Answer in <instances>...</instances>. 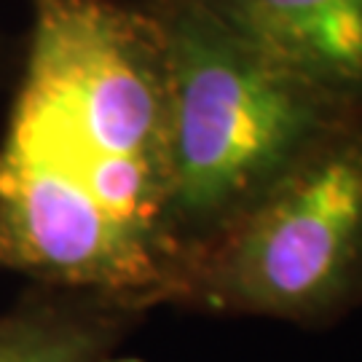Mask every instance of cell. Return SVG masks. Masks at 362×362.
Here are the masks:
<instances>
[{
  "label": "cell",
  "mask_w": 362,
  "mask_h": 362,
  "mask_svg": "<svg viewBox=\"0 0 362 362\" xmlns=\"http://www.w3.org/2000/svg\"><path fill=\"white\" fill-rule=\"evenodd\" d=\"M0 134V272L143 314L182 306L164 43L145 0H27Z\"/></svg>",
  "instance_id": "cell-1"
},
{
  "label": "cell",
  "mask_w": 362,
  "mask_h": 362,
  "mask_svg": "<svg viewBox=\"0 0 362 362\" xmlns=\"http://www.w3.org/2000/svg\"><path fill=\"white\" fill-rule=\"evenodd\" d=\"M145 3L167 67L169 226L194 274L300 153L360 107L317 89L199 0Z\"/></svg>",
  "instance_id": "cell-2"
},
{
  "label": "cell",
  "mask_w": 362,
  "mask_h": 362,
  "mask_svg": "<svg viewBox=\"0 0 362 362\" xmlns=\"http://www.w3.org/2000/svg\"><path fill=\"white\" fill-rule=\"evenodd\" d=\"M185 309L325 330L362 306V110L320 134L199 258Z\"/></svg>",
  "instance_id": "cell-3"
},
{
  "label": "cell",
  "mask_w": 362,
  "mask_h": 362,
  "mask_svg": "<svg viewBox=\"0 0 362 362\" xmlns=\"http://www.w3.org/2000/svg\"><path fill=\"white\" fill-rule=\"evenodd\" d=\"M274 59L362 110V0H199Z\"/></svg>",
  "instance_id": "cell-4"
},
{
  "label": "cell",
  "mask_w": 362,
  "mask_h": 362,
  "mask_svg": "<svg viewBox=\"0 0 362 362\" xmlns=\"http://www.w3.org/2000/svg\"><path fill=\"white\" fill-rule=\"evenodd\" d=\"M137 320L105 298L38 287L0 314V362H105Z\"/></svg>",
  "instance_id": "cell-5"
}]
</instances>
